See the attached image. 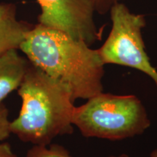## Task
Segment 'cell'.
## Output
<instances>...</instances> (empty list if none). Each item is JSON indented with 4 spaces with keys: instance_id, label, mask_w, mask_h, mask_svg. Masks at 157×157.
<instances>
[{
    "instance_id": "1",
    "label": "cell",
    "mask_w": 157,
    "mask_h": 157,
    "mask_svg": "<svg viewBox=\"0 0 157 157\" xmlns=\"http://www.w3.org/2000/svg\"><path fill=\"white\" fill-rule=\"evenodd\" d=\"M19 49L33 65L66 84L74 101L103 92L105 65L98 49L84 41L38 23L26 33Z\"/></svg>"
},
{
    "instance_id": "2",
    "label": "cell",
    "mask_w": 157,
    "mask_h": 157,
    "mask_svg": "<svg viewBox=\"0 0 157 157\" xmlns=\"http://www.w3.org/2000/svg\"><path fill=\"white\" fill-rule=\"evenodd\" d=\"M18 95L22 105L10 130L23 142L49 145L55 137L73 132L75 106L66 84L31 63Z\"/></svg>"
},
{
    "instance_id": "3",
    "label": "cell",
    "mask_w": 157,
    "mask_h": 157,
    "mask_svg": "<svg viewBox=\"0 0 157 157\" xmlns=\"http://www.w3.org/2000/svg\"><path fill=\"white\" fill-rule=\"evenodd\" d=\"M72 124L84 137L121 140L143 134L151 121L137 96L102 92L75 106Z\"/></svg>"
},
{
    "instance_id": "4",
    "label": "cell",
    "mask_w": 157,
    "mask_h": 157,
    "mask_svg": "<svg viewBox=\"0 0 157 157\" xmlns=\"http://www.w3.org/2000/svg\"><path fill=\"white\" fill-rule=\"evenodd\" d=\"M112 27L98 53L104 65L116 64L142 71L157 87V71L146 51L142 30L146 26L143 15L131 13L124 4L118 2L110 10Z\"/></svg>"
},
{
    "instance_id": "5",
    "label": "cell",
    "mask_w": 157,
    "mask_h": 157,
    "mask_svg": "<svg viewBox=\"0 0 157 157\" xmlns=\"http://www.w3.org/2000/svg\"><path fill=\"white\" fill-rule=\"evenodd\" d=\"M41 7L39 23L63 31L91 46L101 40L102 32L94 21L90 0H36Z\"/></svg>"
},
{
    "instance_id": "6",
    "label": "cell",
    "mask_w": 157,
    "mask_h": 157,
    "mask_svg": "<svg viewBox=\"0 0 157 157\" xmlns=\"http://www.w3.org/2000/svg\"><path fill=\"white\" fill-rule=\"evenodd\" d=\"M17 49L0 54V105L3 100L18 89L28 71L31 62L20 56Z\"/></svg>"
},
{
    "instance_id": "7",
    "label": "cell",
    "mask_w": 157,
    "mask_h": 157,
    "mask_svg": "<svg viewBox=\"0 0 157 157\" xmlns=\"http://www.w3.org/2000/svg\"><path fill=\"white\" fill-rule=\"evenodd\" d=\"M33 26L17 19L14 5L0 4V54L11 49H19L26 33Z\"/></svg>"
},
{
    "instance_id": "8",
    "label": "cell",
    "mask_w": 157,
    "mask_h": 157,
    "mask_svg": "<svg viewBox=\"0 0 157 157\" xmlns=\"http://www.w3.org/2000/svg\"><path fill=\"white\" fill-rule=\"evenodd\" d=\"M25 157H72L70 153L63 146L53 144L50 147L48 145H34L29 150Z\"/></svg>"
},
{
    "instance_id": "9",
    "label": "cell",
    "mask_w": 157,
    "mask_h": 157,
    "mask_svg": "<svg viewBox=\"0 0 157 157\" xmlns=\"http://www.w3.org/2000/svg\"><path fill=\"white\" fill-rule=\"evenodd\" d=\"M11 122L8 119V111L5 105H0V143L10 136Z\"/></svg>"
},
{
    "instance_id": "10",
    "label": "cell",
    "mask_w": 157,
    "mask_h": 157,
    "mask_svg": "<svg viewBox=\"0 0 157 157\" xmlns=\"http://www.w3.org/2000/svg\"><path fill=\"white\" fill-rule=\"evenodd\" d=\"M93 4L95 11L103 15L109 13L115 4L121 2L122 0H90Z\"/></svg>"
},
{
    "instance_id": "11",
    "label": "cell",
    "mask_w": 157,
    "mask_h": 157,
    "mask_svg": "<svg viewBox=\"0 0 157 157\" xmlns=\"http://www.w3.org/2000/svg\"><path fill=\"white\" fill-rule=\"evenodd\" d=\"M0 157H18L7 143H0Z\"/></svg>"
},
{
    "instance_id": "12",
    "label": "cell",
    "mask_w": 157,
    "mask_h": 157,
    "mask_svg": "<svg viewBox=\"0 0 157 157\" xmlns=\"http://www.w3.org/2000/svg\"><path fill=\"white\" fill-rule=\"evenodd\" d=\"M108 157H129V156L128 154H121L119 155H112V156H109Z\"/></svg>"
},
{
    "instance_id": "13",
    "label": "cell",
    "mask_w": 157,
    "mask_h": 157,
    "mask_svg": "<svg viewBox=\"0 0 157 157\" xmlns=\"http://www.w3.org/2000/svg\"><path fill=\"white\" fill-rule=\"evenodd\" d=\"M149 157H157V148L153 150L150 154V156Z\"/></svg>"
}]
</instances>
